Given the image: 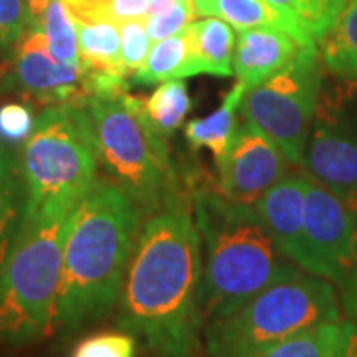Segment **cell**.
Instances as JSON below:
<instances>
[{
  "label": "cell",
  "mask_w": 357,
  "mask_h": 357,
  "mask_svg": "<svg viewBox=\"0 0 357 357\" xmlns=\"http://www.w3.org/2000/svg\"><path fill=\"white\" fill-rule=\"evenodd\" d=\"M203 246L185 204L145 220L119 296V326L159 357H192L199 347Z\"/></svg>",
  "instance_id": "6da1fadb"
},
{
  "label": "cell",
  "mask_w": 357,
  "mask_h": 357,
  "mask_svg": "<svg viewBox=\"0 0 357 357\" xmlns=\"http://www.w3.org/2000/svg\"><path fill=\"white\" fill-rule=\"evenodd\" d=\"M141 208L112 181H96L66 234L56 330L76 332L117 304L141 230Z\"/></svg>",
  "instance_id": "7a4b0ae2"
},
{
  "label": "cell",
  "mask_w": 357,
  "mask_h": 357,
  "mask_svg": "<svg viewBox=\"0 0 357 357\" xmlns=\"http://www.w3.org/2000/svg\"><path fill=\"white\" fill-rule=\"evenodd\" d=\"M192 217L203 246V324L229 316L270 284L302 270L280 255L252 204L201 187L192 195Z\"/></svg>",
  "instance_id": "3957f363"
},
{
  "label": "cell",
  "mask_w": 357,
  "mask_h": 357,
  "mask_svg": "<svg viewBox=\"0 0 357 357\" xmlns=\"http://www.w3.org/2000/svg\"><path fill=\"white\" fill-rule=\"evenodd\" d=\"M74 211L24 213L0 266V344H32L56 330L66 234Z\"/></svg>",
  "instance_id": "277c9868"
},
{
  "label": "cell",
  "mask_w": 357,
  "mask_h": 357,
  "mask_svg": "<svg viewBox=\"0 0 357 357\" xmlns=\"http://www.w3.org/2000/svg\"><path fill=\"white\" fill-rule=\"evenodd\" d=\"M96 137L98 155L143 215L181 201L178 175L163 137L143 109V100L126 93L82 100Z\"/></svg>",
  "instance_id": "5b68a950"
},
{
  "label": "cell",
  "mask_w": 357,
  "mask_h": 357,
  "mask_svg": "<svg viewBox=\"0 0 357 357\" xmlns=\"http://www.w3.org/2000/svg\"><path fill=\"white\" fill-rule=\"evenodd\" d=\"M98 163L91 117L84 102L50 105L22 145L24 213L74 211L98 181Z\"/></svg>",
  "instance_id": "8992f818"
},
{
  "label": "cell",
  "mask_w": 357,
  "mask_h": 357,
  "mask_svg": "<svg viewBox=\"0 0 357 357\" xmlns=\"http://www.w3.org/2000/svg\"><path fill=\"white\" fill-rule=\"evenodd\" d=\"M340 319V300L332 282L298 270L270 284L229 316L206 324L204 342L213 357H241Z\"/></svg>",
  "instance_id": "52a82bcc"
},
{
  "label": "cell",
  "mask_w": 357,
  "mask_h": 357,
  "mask_svg": "<svg viewBox=\"0 0 357 357\" xmlns=\"http://www.w3.org/2000/svg\"><path fill=\"white\" fill-rule=\"evenodd\" d=\"M324 70L318 44H307L278 74L246 89L241 103L244 121L266 133L294 165H302L326 82Z\"/></svg>",
  "instance_id": "ba28073f"
},
{
  "label": "cell",
  "mask_w": 357,
  "mask_h": 357,
  "mask_svg": "<svg viewBox=\"0 0 357 357\" xmlns=\"http://www.w3.org/2000/svg\"><path fill=\"white\" fill-rule=\"evenodd\" d=\"M302 165L357 208V82H324Z\"/></svg>",
  "instance_id": "9c48e42d"
},
{
  "label": "cell",
  "mask_w": 357,
  "mask_h": 357,
  "mask_svg": "<svg viewBox=\"0 0 357 357\" xmlns=\"http://www.w3.org/2000/svg\"><path fill=\"white\" fill-rule=\"evenodd\" d=\"M304 272L344 282L357 268V208L310 178L304 195Z\"/></svg>",
  "instance_id": "30bf717a"
},
{
  "label": "cell",
  "mask_w": 357,
  "mask_h": 357,
  "mask_svg": "<svg viewBox=\"0 0 357 357\" xmlns=\"http://www.w3.org/2000/svg\"><path fill=\"white\" fill-rule=\"evenodd\" d=\"M288 163V157L266 133L243 121L217 165L220 192L234 203L255 206L264 192L286 177Z\"/></svg>",
  "instance_id": "8fae6325"
},
{
  "label": "cell",
  "mask_w": 357,
  "mask_h": 357,
  "mask_svg": "<svg viewBox=\"0 0 357 357\" xmlns=\"http://www.w3.org/2000/svg\"><path fill=\"white\" fill-rule=\"evenodd\" d=\"M13 77L28 96L50 105L82 102L86 98L82 68L54 58L48 40L38 26H28L22 38L16 42Z\"/></svg>",
  "instance_id": "7c38bea8"
},
{
  "label": "cell",
  "mask_w": 357,
  "mask_h": 357,
  "mask_svg": "<svg viewBox=\"0 0 357 357\" xmlns=\"http://www.w3.org/2000/svg\"><path fill=\"white\" fill-rule=\"evenodd\" d=\"M307 177L286 175L255 204L256 215L280 255L298 268H306L304 244V195Z\"/></svg>",
  "instance_id": "4fadbf2b"
},
{
  "label": "cell",
  "mask_w": 357,
  "mask_h": 357,
  "mask_svg": "<svg viewBox=\"0 0 357 357\" xmlns=\"http://www.w3.org/2000/svg\"><path fill=\"white\" fill-rule=\"evenodd\" d=\"M304 46L307 44L282 28L264 26L238 30L232 56V74L246 88H255L290 64Z\"/></svg>",
  "instance_id": "5bb4252c"
},
{
  "label": "cell",
  "mask_w": 357,
  "mask_h": 357,
  "mask_svg": "<svg viewBox=\"0 0 357 357\" xmlns=\"http://www.w3.org/2000/svg\"><path fill=\"white\" fill-rule=\"evenodd\" d=\"M191 36V66L189 74L232 76V56L236 36L232 26L215 16H203L187 26Z\"/></svg>",
  "instance_id": "9a60e30c"
},
{
  "label": "cell",
  "mask_w": 357,
  "mask_h": 357,
  "mask_svg": "<svg viewBox=\"0 0 357 357\" xmlns=\"http://www.w3.org/2000/svg\"><path fill=\"white\" fill-rule=\"evenodd\" d=\"M246 89L248 88L244 84L236 82L225 96V102L220 103L213 114L201 119H191L185 126V139L189 141V145L192 149L206 147L215 157L217 165L222 161L232 141V135L238 128V112H241V103H243Z\"/></svg>",
  "instance_id": "2e32d148"
},
{
  "label": "cell",
  "mask_w": 357,
  "mask_h": 357,
  "mask_svg": "<svg viewBox=\"0 0 357 357\" xmlns=\"http://www.w3.org/2000/svg\"><path fill=\"white\" fill-rule=\"evenodd\" d=\"M79 60L84 74L126 77L121 66V32L115 22H76ZM131 82V79H129Z\"/></svg>",
  "instance_id": "e0dca14e"
},
{
  "label": "cell",
  "mask_w": 357,
  "mask_h": 357,
  "mask_svg": "<svg viewBox=\"0 0 357 357\" xmlns=\"http://www.w3.org/2000/svg\"><path fill=\"white\" fill-rule=\"evenodd\" d=\"M195 8H197V16H215L236 30L270 26V28L288 30L304 44H316L302 38L294 30V26L268 0H195Z\"/></svg>",
  "instance_id": "ac0fdd59"
},
{
  "label": "cell",
  "mask_w": 357,
  "mask_h": 357,
  "mask_svg": "<svg viewBox=\"0 0 357 357\" xmlns=\"http://www.w3.org/2000/svg\"><path fill=\"white\" fill-rule=\"evenodd\" d=\"M307 42L321 44L349 0H268Z\"/></svg>",
  "instance_id": "d6986e66"
},
{
  "label": "cell",
  "mask_w": 357,
  "mask_h": 357,
  "mask_svg": "<svg viewBox=\"0 0 357 357\" xmlns=\"http://www.w3.org/2000/svg\"><path fill=\"white\" fill-rule=\"evenodd\" d=\"M189 66H191V36L185 28L175 36L155 42L147 54L145 62L133 74L135 84L153 86L165 79H183L189 77Z\"/></svg>",
  "instance_id": "ffe728a7"
},
{
  "label": "cell",
  "mask_w": 357,
  "mask_h": 357,
  "mask_svg": "<svg viewBox=\"0 0 357 357\" xmlns=\"http://www.w3.org/2000/svg\"><path fill=\"white\" fill-rule=\"evenodd\" d=\"M321 64L340 79L357 82V0H349L340 20L321 42Z\"/></svg>",
  "instance_id": "44dd1931"
},
{
  "label": "cell",
  "mask_w": 357,
  "mask_h": 357,
  "mask_svg": "<svg viewBox=\"0 0 357 357\" xmlns=\"http://www.w3.org/2000/svg\"><path fill=\"white\" fill-rule=\"evenodd\" d=\"M24 206L26 191L22 173L18 175L13 159L0 149V266L6 260L22 225Z\"/></svg>",
  "instance_id": "7402d4cb"
},
{
  "label": "cell",
  "mask_w": 357,
  "mask_h": 357,
  "mask_svg": "<svg viewBox=\"0 0 357 357\" xmlns=\"http://www.w3.org/2000/svg\"><path fill=\"white\" fill-rule=\"evenodd\" d=\"M344 335V321H326L306 332L241 357H332Z\"/></svg>",
  "instance_id": "603a6c76"
},
{
  "label": "cell",
  "mask_w": 357,
  "mask_h": 357,
  "mask_svg": "<svg viewBox=\"0 0 357 357\" xmlns=\"http://www.w3.org/2000/svg\"><path fill=\"white\" fill-rule=\"evenodd\" d=\"M143 109L153 128L163 137H173L191 109V96L183 79H165L153 93L143 100Z\"/></svg>",
  "instance_id": "cb8c5ba5"
},
{
  "label": "cell",
  "mask_w": 357,
  "mask_h": 357,
  "mask_svg": "<svg viewBox=\"0 0 357 357\" xmlns=\"http://www.w3.org/2000/svg\"><path fill=\"white\" fill-rule=\"evenodd\" d=\"M36 26L48 40V48L54 58H58L64 64L82 68L76 20L66 8L64 0H50Z\"/></svg>",
  "instance_id": "d4e9b609"
},
{
  "label": "cell",
  "mask_w": 357,
  "mask_h": 357,
  "mask_svg": "<svg viewBox=\"0 0 357 357\" xmlns=\"http://www.w3.org/2000/svg\"><path fill=\"white\" fill-rule=\"evenodd\" d=\"M137 342L131 332H100L88 335L70 357H135Z\"/></svg>",
  "instance_id": "484cf974"
},
{
  "label": "cell",
  "mask_w": 357,
  "mask_h": 357,
  "mask_svg": "<svg viewBox=\"0 0 357 357\" xmlns=\"http://www.w3.org/2000/svg\"><path fill=\"white\" fill-rule=\"evenodd\" d=\"M195 16H197L195 0H178L177 4L145 18L147 34L153 42L171 38L191 24Z\"/></svg>",
  "instance_id": "4316f807"
},
{
  "label": "cell",
  "mask_w": 357,
  "mask_h": 357,
  "mask_svg": "<svg viewBox=\"0 0 357 357\" xmlns=\"http://www.w3.org/2000/svg\"><path fill=\"white\" fill-rule=\"evenodd\" d=\"M121 32V66L126 70L129 79L145 62L147 54L151 50V42L147 34V26L145 20H129L119 24Z\"/></svg>",
  "instance_id": "83f0119b"
},
{
  "label": "cell",
  "mask_w": 357,
  "mask_h": 357,
  "mask_svg": "<svg viewBox=\"0 0 357 357\" xmlns=\"http://www.w3.org/2000/svg\"><path fill=\"white\" fill-rule=\"evenodd\" d=\"M30 24L26 0H0V50L14 48Z\"/></svg>",
  "instance_id": "f1b7e54d"
},
{
  "label": "cell",
  "mask_w": 357,
  "mask_h": 357,
  "mask_svg": "<svg viewBox=\"0 0 357 357\" xmlns=\"http://www.w3.org/2000/svg\"><path fill=\"white\" fill-rule=\"evenodd\" d=\"M34 115L32 109L24 103L10 102L0 105V139L8 143L26 141V137L34 129Z\"/></svg>",
  "instance_id": "f546056e"
},
{
  "label": "cell",
  "mask_w": 357,
  "mask_h": 357,
  "mask_svg": "<svg viewBox=\"0 0 357 357\" xmlns=\"http://www.w3.org/2000/svg\"><path fill=\"white\" fill-rule=\"evenodd\" d=\"M64 4L76 22L117 24V0H64Z\"/></svg>",
  "instance_id": "4dcf8cb0"
},
{
  "label": "cell",
  "mask_w": 357,
  "mask_h": 357,
  "mask_svg": "<svg viewBox=\"0 0 357 357\" xmlns=\"http://www.w3.org/2000/svg\"><path fill=\"white\" fill-rule=\"evenodd\" d=\"M332 357H357V324L347 319L344 321V335Z\"/></svg>",
  "instance_id": "1f68e13d"
},
{
  "label": "cell",
  "mask_w": 357,
  "mask_h": 357,
  "mask_svg": "<svg viewBox=\"0 0 357 357\" xmlns=\"http://www.w3.org/2000/svg\"><path fill=\"white\" fill-rule=\"evenodd\" d=\"M344 306L351 321L357 324V280H344Z\"/></svg>",
  "instance_id": "d6a6232c"
},
{
  "label": "cell",
  "mask_w": 357,
  "mask_h": 357,
  "mask_svg": "<svg viewBox=\"0 0 357 357\" xmlns=\"http://www.w3.org/2000/svg\"><path fill=\"white\" fill-rule=\"evenodd\" d=\"M48 4H50V0H26L28 13H30V20H32L30 26L38 24V20L42 18V14H44Z\"/></svg>",
  "instance_id": "836d02e7"
},
{
  "label": "cell",
  "mask_w": 357,
  "mask_h": 357,
  "mask_svg": "<svg viewBox=\"0 0 357 357\" xmlns=\"http://www.w3.org/2000/svg\"><path fill=\"white\" fill-rule=\"evenodd\" d=\"M177 2L178 0H149V16H151V14L161 13V10H165V8L177 4Z\"/></svg>",
  "instance_id": "e575fe53"
}]
</instances>
